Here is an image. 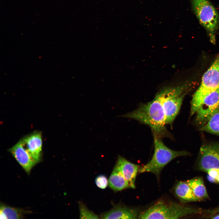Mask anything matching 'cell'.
Returning a JSON list of instances; mask_svg holds the SVG:
<instances>
[{"instance_id": "cell-6", "label": "cell", "mask_w": 219, "mask_h": 219, "mask_svg": "<svg viewBox=\"0 0 219 219\" xmlns=\"http://www.w3.org/2000/svg\"><path fill=\"white\" fill-rule=\"evenodd\" d=\"M219 88V54L203 75L201 84L194 94L191 103L190 114L196 113L206 96Z\"/></svg>"}, {"instance_id": "cell-17", "label": "cell", "mask_w": 219, "mask_h": 219, "mask_svg": "<svg viewBox=\"0 0 219 219\" xmlns=\"http://www.w3.org/2000/svg\"><path fill=\"white\" fill-rule=\"evenodd\" d=\"M200 130L219 135V110L209 119Z\"/></svg>"}, {"instance_id": "cell-11", "label": "cell", "mask_w": 219, "mask_h": 219, "mask_svg": "<svg viewBox=\"0 0 219 219\" xmlns=\"http://www.w3.org/2000/svg\"><path fill=\"white\" fill-rule=\"evenodd\" d=\"M114 167L124 177L129 184V188H135V181L139 172V165L133 164L123 156L119 155Z\"/></svg>"}, {"instance_id": "cell-8", "label": "cell", "mask_w": 219, "mask_h": 219, "mask_svg": "<svg viewBox=\"0 0 219 219\" xmlns=\"http://www.w3.org/2000/svg\"><path fill=\"white\" fill-rule=\"evenodd\" d=\"M219 110V88L206 96L196 113V121L203 126Z\"/></svg>"}, {"instance_id": "cell-3", "label": "cell", "mask_w": 219, "mask_h": 219, "mask_svg": "<svg viewBox=\"0 0 219 219\" xmlns=\"http://www.w3.org/2000/svg\"><path fill=\"white\" fill-rule=\"evenodd\" d=\"M154 150L151 160L146 164L141 167L140 173L148 172L153 173L158 179L164 167L175 158L189 155L186 151H176L167 147L160 138L154 135Z\"/></svg>"}, {"instance_id": "cell-20", "label": "cell", "mask_w": 219, "mask_h": 219, "mask_svg": "<svg viewBox=\"0 0 219 219\" xmlns=\"http://www.w3.org/2000/svg\"><path fill=\"white\" fill-rule=\"evenodd\" d=\"M209 217L211 219H219V207L214 209L213 213Z\"/></svg>"}, {"instance_id": "cell-7", "label": "cell", "mask_w": 219, "mask_h": 219, "mask_svg": "<svg viewBox=\"0 0 219 219\" xmlns=\"http://www.w3.org/2000/svg\"><path fill=\"white\" fill-rule=\"evenodd\" d=\"M192 7L200 24L209 32L212 41L219 26V15L208 0H191Z\"/></svg>"}, {"instance_id": "cell-1", "label": "cell", "mask_w": 219, "mask_h": 219, "mask_svg": "<svg viewBox=\"0 0 219 219\" xmlns=\"http://www.w3.org/2000/svg\"><path fill=\"white\" fill-rule=\"evenodd\" d=\"M121 116L135 120L148 125L154 135L158 137H171L165 127V114L160 97L158 93L151 102L141 105L136 109Z\"/></svg>"}, {"instance_id": "cell-12", "label": "cell", "mask_w": 219, "mask_h": 219, "mask_svg": "<svg viewBox=\"0 0 219 219\" xmlns=\"http://www.w3.org/2000/svg\"><path fill=\"white\" fill-rule=\"evenodd\" d=\"M136 209L118 204L101 215L102 219H136L139 216Z\"/></svg>"}, {"instance_id": "cell-2", "label": "cell", "mask_w": 219, "mask_h": 219, "mask_svg": "<svg viewBox=\"0 0 219 219\" xmlns=\"http://www.w3.org/2000/svg\"><path fill=\"white\" fill-rule=\"evenodd\" d=\"M210 210L186 206L172 202L160 201L140 214V219H179L198 214H208Z\"/></svg>"}, {"instance_id": "cell-16", "label": "cell", "mask_w": 219, "mask_h": 219, "mask_svg": "<svg viewBox=\"0 0 219 219\" xmlns=\"http://www.w3.org/2000/svg\"><path fill=\"white\" fill-rule=\"evenodd\" d=\"M108 185L110 188L116 192L129 188L128 182L114 167L109 179Z\"/></svg>"}, {"instance_id": "cell-4", "label": "cell", "mask_w": 219, "mask_h": 219, "mask_svg": "<svg viewBox=\"0 0 219 219\" xmlns=\"http://www.w3.org/2000/svg\"><path fill=\"white\" fill-rule=\"evenodd\" d=\"M188 87V84L184 83L165 88L157 93L161 99L166 124H172L179 113Z\"/></svg>"}, {"instance_id": "cell-19", "label": "cell", "mask_w": 219, "mask_h": 219, "mask_svg": "<svg viewBox=\"0 0 219 219\" xmlns=\"http://www.w3.org/2000/svg\"><path fill=\"white\" fill-rule=\"evenodd\" d=\"M95 182L97 186L99 188L104 189L108 185V180L106 176L103 175L97 176L95 179Z\"/></svg>"}, {"instance_id": "cell-14", "label": "cell", "mask_w": 219, "mask_h": 219, "mask_svg": "<svg viewBox=\"0 0 219 219\" xmlns=\"http://www.w3.org/2000/svg\"><path fill=\"white\" fill-rule=\"evenodd\" d=\"M186 182L195 196L200 201L209 199V197L202 177H195Z\"/></svg>"}, {"instance_id": "cell-5", "label": "cell", "mask_w": 219, "mask_h": 219, "mask_svg": "<svg viewBox=\"0 0 219 219\" xmlns=\"http://www.w3.org/2000/svg\"><path fill=\"white\" fill-rule=\"evenodd\" d=\"M195 164L197 170L206 173L210 181L219 183V143L202 145Z\"/></svg>"}, {"instance_id": "cell-18", "label": "cell", "mask_w": 219, "mask_h": 219, "mask_svg": "<svg viewBox=\"0 0 219 219\" xmlns=\"http://www.w3.org/2000/svg\"><path fill=\"white\" fill-rule=\"evenodd\" d=\"M78 207L81 219H99V216L89 210L82 202H79Z\"/></svg>"}, {"instance_id": "cell-15", "label": "cell", "mask_w": 219, "mask_h": 219, "mask_svg": "<svg viewBox=\"0 0 219 219\" xmlns=\"http://www.w3.org/2000/svg\"><path fill=\"white\" fill-rule=\"evenodd\" d=\"M31 211L22 208L12 207L1 203L0 207L1 219H22Z\"/></svg>"}, {"instance_id": "cell-9", "label": "cell", "mask_w": 219, "mask_h": 219, "mask_svg": "<svg viewBox=\"0 0 219 219\" xmlns=\"http://www.w3.org/2000/svg\"><path fill=\"white\" fill-rule=\"evenodd\" d=\"M8 151L20 165L29 175L37 164L25 147L21 139L9 148Z\"/></svg>"}, {"instance_id": "cell-10", "label": "cell", "mask_w": 219, "mask_h": 219, "mask_svg": "<svg viewBox=\"0 0 219 219\" xmlns=\"http://www.w3.org/2000/svg\"><path fill=\"white\" fill-rule=\"evenodd\" d=\"M36 164L41 160L42 138L41 132L35 131L21 139Z\"/></svg>"}, {"instance_id": "cell-13", "label": "cell", "mask_w": 219, "mask_h": 219, "mask_svg": "<svg viewBox=\"0 0 219 219\" xmlns=\"http://www.w3.org/2000/svg\"><path fill=\"white\" fill-rule=\"evenodd\" d=\"M174 192L177 198L183 202L200 201L195 196L186 181L178 182L174 187Z\"/></svg>"}]
</instances>
